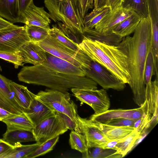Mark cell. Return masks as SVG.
<instances>
[{
  "label": "cell",
  "instance_id": "6da1fadb",
  "mask_svg": "<svg viewBox=\"0 0 158 158\" xmlns=\"http://www.w3.org/2000/svg\"><path fill=\"white\" fill-rule=\"evenodd\" d=\"M47 59L40 64L23 67L18 80L44 86L65 93L73 88L97 89L98 84L85 76L80 68L46 52Z\"/></svg>",
  "mask_w": 158,
  "mask_h": 158
},
{
  "label": "cell",
  "instance_id": "7a4b0ae2",
  "mask_svg": "<svg viewBox=\"0 0 158 158\" xmlns=\"http://www.w3.org/2000/svg\"><path fill=\"white\" fill-rule=\"evenodd\" d=\"M151 25L149 17L142 18L132 37H123L119 44L127 54L131 77L129 85L135 103L142 106L145 100L144 73L147 54L151 49Z\"/></svg>",
  "mask_w": 158,
  "mask_h": 158
},
{
  "label": "cell",
  "instance_id": "3957f363",
  "mask_svg": "<svg viewBox=\"0 0 158 158\" xmlns=\"http://www.w3.org/2000/svg\"><path fill=\"white\" fill-rule=\"evenodd\" d=\"M79 45L91 60L105 67L126 84H130L127 57L119 44L110 45L83 36Z\"/></svg>",
  "mask_w": 158,
  "mask_h": 158
},
{
  "label": "cell",
  "instance_id": "277c9868",
  "mask_svg": "<svg viewBox=\"0 0 158 158\" xmlns=\"http://www.w3.org/2000/svg\"><path fill=\"white\" fill-rule=\"evenodd\" d=\"M50 19L55 22L60 21L78 39L83 38V19L72 0H44Z\"/></svg>",
  "mask_w": 158,
  "mask_h": 158
},
{
  "label": "cell",
  "instance_id": "5b68a950",
  "mask_svg": "<svg viewBox=\"0 0 158 158\" xmlns=\"http://www.w3.org/2000/svg\"><path fill=\"white\" fill-rule=\"evenodd\" d=\"M46 52L64 60L80 68H88L91 59L80 49L75 51L49 35L44 40L36 43Z\"/></svg>",
  "mask_w": 158,
  "mask_h": 158
},
{
  "label": "cell",
  "instance_id": "8992f818",
  "mask_svg": "<svg viewBox=\"0 0 158 158\" xmlns=\"http://www.w3.org/2000/svg\"><path fill=\"white\" fill-rule=\"evenodd\" d=\"M36 96L53 111L67 115L79 126L77 106L71 100L69 93L46 89L45 91H40Z\"/></svg>",
  "mask_w": 158,
  "mask_h": 158
},
{
  "label": "cell",
  "instance_id": "52a82bcc",
  "mask_svg": "<svg viewBox=\"0 0 158 158\" xmlns=\"http://www.w3.org/2000/svg\"><path fill=\"white\" fill-rule=\"evenodd\" d=\"M85 76L89 78L105 89H112L118 91L123 90L126 84L118 79L108 69L91 60L88 68H81Z\"/></svg>",
  "mask_w": 158,
  "mask_h": 158
},
{
  "label": "cell",
  "instance_id": "ba28073f",
  "mask_svg": "<svg viewBox=\"0 0 158 158\" xmlns=\"http://www.w3.org/2000/svg\"><path fill=\"white\" fill-rule=\"evenodd\" d=\"M29 41L25 25L19 26L13 23L0 30V52H18Z\"/></svg>",
  "mask_w": 158,
  "mask_h": 158
},
{
  "label": "cell",
  "instance_id": "9c48e42d",
  "mask_svg": "<svg viewBox=\"0 0 158 158\" xmlns=\"http://www.w3.org/2000/svg\"><path fill=\"white\" fill-rule=\"evenodd\" d=\"M73 95L81 102L85 103L98 114L108 110L110 106V99L104 89H92L73 88L71 89Z\"/></svg>",
  "mask_w": 158,
  "mask_h": 158
},
{
  "label": "cell",
  "instance_id": "30bf717a",
  "mask_svg": "<svg viewBox=\"0 0 158 158\" xmlns=\"http://www.w3.org/2000/svg\"><path fill=\"white\" fill-rule=\"evenodd\" d=\"M68 130L61 119L55 113L35 126L32 131L36 143L40 144L48 139L59 136Z\"/></svg>",
  "mask_w": 158,
  "mask_h": 158
},
{
  "label": "cell",
  "instance_id": "8fae6325",
  "mask_svg": "<svg viewBox=\"0 0 158 158\" xmlns=\"http://www.w3.org/2000/svg\"><path fill=\"white\" fill-rule=\"evenodd\" d=\"M18 23L37 26L48 30L51 29L49 25L51 20L49 13L44 10V7L35 6L33 1L27 8L20 15Z\"/></svg>",
  "mask_w": 158,
  "mask_h": 158
},
{
  "label": "cell",
  "instance_id": "7c38bea8",
  "mask_svg": "<svg viewBox=\"0 0 158 158\" xmlns=\"http://www.w3.org/2000/svg\"><path fill=\"white\" fill-rule=\"evenodd\" d=\"M144 113L143 105L137 108L124 109H118L108 110L101 114H94L90 117L92 121L102 124H108L112 120L117 118H125L135 121L140 118Z\"/></svg>",
  "mask_w": 158,
  "mask_h": 158
},
{
  "label": "cell",
  "instance_id": "4fadbf2b",
  "mask_svg": "<svg viewBox=\"0 0 158 158\" xmlns=\"http://www.w3.org/2000/svg\"><path fill=\"white\" fill-rule=\"evenodd\" d=\"M77 119L81 133L85 138L88 148H101L105 143L110 141L89 119L81 118L78 115Z\"/></svg>",
  "mask_w": 158,
  "mask_h": 158
},
{
  "label": "cell",
  "instance_id": "5bb4252c",
  "mask_svg": "<svg viewBox=\"0 0 158 158\" xmlns=\"http://www.w3.org/2000/svg\"><path fill=\"white\" fill-rule=\"evenodd\" d=\"M145 101L143 104L144 114H146L151 125L158 122V78L156 77L152 81L150 87L145 88Z\"/></svg>",
  "mask_w": 158,
  "mask_h": 158
},
{
  "label": "cell",
  "instance_id": "9a60e30c",
  "mask_svg": "<svg viewBox=\"0 0 158 158\" xmlns=\"http://www.w3.org/2000/svg\"><path fill=\"white\" fill-rule=\"evenodd\" d=\"M134 12L132 9L123 8L121 7L110 11L94 28L101 31H112L114 27Z\"/></svg>",
  "mask_w": 158,
  "mask_h": 158
},
{
  "label": "cell",
  "instance_id": "2e32d148",
  "mask_svg": "<svg viewBox=\"0 0 158 158\" xmlns=\"http://www.w3.org/2000/svg\"><path fill=\"white\" fill-rule=\"evenodd\" d=\"M23 111L35 126L55 114V112L36 96L31 101L29 107L23 109Z\"/></svg>",
  "mask_w": 158,
  "mask_h": 158
},
{
  "label": "cell",
  "instance_id": "e0dca14e",
  "mask_svg": "<svg viewBox=\"0 0 158 158\" xmlns=\"http://www.w3.org/2000/svg\"><path fill=\"white\" fill-rule=\"evenodd\" d=\"M23 58L24 63L35 65L47 59L46 52L36 43L29 41L24 44L19 52Z\"/></svg>",
  "mask_w": 158,
  "mask_h": 158
},
{
  "label": "cell",
  "instance_id": "ac0fdd59",
  "mask_svg": "<svg viewBox=\"0 0 158 158\" xmlns=\"http://www.w3.org/2000/svg\"><path fill=\"white\" fill-rule=\"evenodd\" d=\"M83 35L85 37L93 40L114 46L118 45L123 38L112 31H101L95 28L85 27L83 29Z\"/></svg>",
  "mask_w": 158,
  "mask_h": 158
},
{
  "label": "cell",
  "instance_id": "d6986e66",
  "mask_svg": "<svg viewBox=\"0 0 158 158\" xmlns=\"http://www.w3.org/2000/svg\"><path fill=\"white\" fill-rule=\"evenodd\" d=\"M92 122L96 127L102 132L110 140L123 139L135 130L134 128L132 127H118Z\"/></svg>",
  "mask_w": 158,
  "mask_h": 158
},
{
  "label": "cell",
  "instance_id": "ffe728a7",
  "mask_svg": "<svg viewBox=\"0 0 158 158\" xmlns=\"http://www.w3.org/2000/svg\"><path fill=\"white\" fill-rule=\"evenodd\" d=\"M141 19L135 11L114 27L112 31L123 37L129 35L134 32Z\"/></svg>",
  "mask_w": 158,
  "mask_h": 158
},
{
  "label": "cell",
  "instance_id": "44dd1931",
  "mask_svg": "<svg viewBox=\"0 0 158 158\" xmlns=\"http://www.w3.org/2000/svg\"><path fill=\"white\" fill-rule=\"evenodd\" d=\"M2 139L12 145L17 143L36 141L32 131L16 129L7 128Z\"/></svg>",
  "mask_w": 158,
  "mask_h": 158
},
{
  "label": "cell",
  "instance_id": "7402d4cb",
  "mask_svg": "<svg viewBox=\"0 0 158 158\" xmlns=\"http://www.w3.org/2000/svg\"><path fill=\"white\" fill-rule=\"evenodd\" d=\"M10 87L17 102L23 109H27L31 101L35 97L27 87L12 81Z\"/></svg>",
  "mask_w": 158,
  "mask_h": 158
},
{
  "label": "cell",
  "instance_id": "603a6c76",
  "mask_svg": "<svg viewBox=\"0 0 158 158\" xmlns=\"http://www.w3.org/2000/svg\"><path fill=\"white\" fill-rule=\"evenodd\" d=\"M2 122L6 124L7 129L32 131L35 126L24 112L6 118Z\"/></svg>",
  "mask_w": 158,
  "mask_h": 158
},
{
  "label": "cell",
  "instance_id": "cb8c5ba5",
  "mask_svg": "<svg viewBox=\"0 0 158 158\" xmlns=\"http://www.w3.org/2000/svg\"><path fill=\"white\" fill-rule=\"evenodd\" d=\"M0 16L13 23H18V0H0Z\"/></svg>",
  "mask_w": 158,
  "mask_h": 158
},
{
  "label": "cell",
  "instance_id": "d4e9b609",
  "mask_svg": "<svg viewBox=\"0 0 158 158\" xmlns=\"http://www.w3.org/2000/svg\"><path fill=\"white\" fill-rule=\"evenodd\" d=\"M39 145L37 143L29 145H23L20 143H17L0 155V158H26Z\"/></svg>",
  "mask_w": 158,
  "mask_h": 158
},
{
  "label": "cell",
  "instance_id": "484cf974",
  "mask_svg": "<svg viewBox=\"0 0 158 158\" xmlns=\"http://www.w3.org/2000/svg\"><path fill=\"white\" fill-rule=\"evenodd\" d=\"M141 134L135 130L123 140L118 142L115 147L114 150L116 151L115 154L120 155L122 158L124 157L133 148Z\"/></svg>",
  "mask_w": 158,
  "mask_h": 158
},
{
  "label": "cell",
  "instance_id": "4316f807",
  "mask_svg": "<svg viewBox=\"0 0 158 158\" xmlns=\"http://www.w3.org/2000/svg\"><path fill=\"white\" fill-rule=\"evenodd\" d=\"M108 6H105L94 9L89 13L86 15L83 18L85 27L94 28L95 26L110 11Z\"/></svg>",
  "mask_w": 158,
  "mask_h": 158
},
{
  "label": "cell",
  "instance_id": "83f0119b",
  "mask_svg": "<svg viewBox=\"0 0 158 158\" xmlns=\"http://www.w3.org/2000/svg\"><path fill=\"white\" fill-rule=\"evenodd\" d=\"M115 150L110 149H103L95 147L88 148L87 151L82 153L84 158H119L121 155L115 154Z\"/></svg>",
  "mask_w": 158,
  "mask_h": 158
},
{
  "label": "cell",
  "instance_id": "f1b7e54d",
  "mask_svg": "<svg viewBox=\"0 0 158 158\" xmlns=\"http://www.w3.org/2000/svg\"><path fill=\"white\" fill-rule=\"evenodd\" d=\"M121 7L132 9L141 18L148 16L147 0H123Z\"/></svg>",
  "mask_w": 158,
  "mask_h": 158
},
{
  "label": "cell",
  "instance_id": "f546056e",
  "mask_svg": "<svg viewBox=\"0 0 158 158\" xmlns=\"http://www.w3.org/2000/svg\"><path fill=\"white\" fill-rule=\"evenodd\" d=\"M49 35L68 47L76 51H79V44L67 37L56 25H52L49 30Z\"/></svg>",
  "mask_w": 158,
  "mask_h": 158
},
{
  "label": "cell",
  "instance_id": "4dcf8cb0",
  "mask_svg": "<svg viewBox=\"0 0 158 158\" xmlns=\"http://www.w3.org/2000/svg\"><path fill=\"white\" fill-rule=\"evenodd\" d=\"M25 26L27 34L31 41L36 43L42 41L49 35L48 29L34 25H25Z\"/></svg>",
  "mask_w": 158,
  "mask_h": 158
},
{
  "label": "cell",
  "instance_id": "1f68e13d",
  "mask_svg": "<svg viewBox=\"0 0 158 158\" xmlns=\"http://www.w3.org/2000/svg\"><path fill=\"white\" fill-rule=\"evenodd\" d=\"M69 143L72 149L78 151L82 153L85 152L88 148L84 135L74 131H71L70 134Z\"/></svg>",
  "mask_w": 158,
  "mask_h": 158
},
{
  "label": "cell",
  "instance_id": "d6a6232c",
  "mask_svg": "<svg viewBox=\"0 0 158 158\" xmlns=\"http://www.w3.org/2000/svg\"><path fill=\"white\" fill-rule=\"evenodd\" d=\"M59 139V136L49 139L39 144L37 148L26 158H34L44 155L51 151Z\"/></svg>",
  "mask_w": 158,
  "mask_h": 158
},
{
  "label": "cell",
  "instance_id": "836d02e7",
  "mask_svg": "<svg viewBox=\"0 0 158 158\" xmlns=\"http://www.w3.org/2000/svg\"><path fill=\"white\" fill-rule=\"evenodd\" d=\"M153 59L150 50L147 55L144 70V79L145 88L149 87L151 85L152 78L153 75Z\"/></svg>",
  "mask_w": 158,
  "mask_h": 158
},
{
  "label": "cell",
  "instance_id": "e575fe53",
  "mask_svg": "<svg viewBox=\"0 0 158 158\" xmlns=\"http://www.w3.org/2000/svg\"><path fill=\"white\" fill-rule=\"evenodd\" d=\"M0 58L13 63L16 69L18 68L19 66L22 65L24 63L23 58L19 52H0Z\"/></svg>",
  "mask_w": 158,
  "mask_h": 158
},
{
  "label": "cell",
  "instance_id": "d590c367",
  "mask_svg": "<svg viewBox=\"0 0 158 158\" xmlns=\"http://www.w3.org/2000/svg\"><path fill=\"white\" fill-rule=\"evenodd\" d=\"M54 112L55 114L60 117L68 129L82 134L79 126L70 117L62 113Z\"/></svg>",
  "mask_w": 158,
  "mask_h": 158
},
{
  "label": "cell",
  "instance_id": "8d00e7d4",
  "mask_svg": "<svg viewBox=\"0 0 158 158\" xmlns=\"http://www.w3.org/2000/svg\"><path fill=\"white\" fill-rule=\"evenodd\" d=\"M151 125L150 120L144 113L140 118L135 121L134 127L136 131L141 134L144 130L148 128Z\"/></svg>",
  "mask_w": 158,
  "mask_h": 158
},
{
  "label": "cell",
  "instance_id": "74e56055",
  "mask_svg": "<svg viewBox=\"0 0 158 158\" xmlns=\"http://www.w3.org/2000/svg\"><path fill=\"white\" fill-rule=\"evenodd\" d=\"M135 121L130 119L120 118L113 119L108 124L109 125L118 127H134Z\"/></svg>",
  "mask_w": 158,
  "mask_h": 158
},
{
  "label": "cell",
  "instance_id": "f35d334b",
  "mask_svg": "<svg viewBox=\"0 0 158 158\" xmlns=\"http://www.w3.org/2000/svg\"><path fill=\"white\" fill-rule=\"evenodd\" d=\"M83 19L88 10L87 4L88 0H72Z\"/></svg>",
  "mask_w": 158,
  "mask_h": 158
},
{
  "label": "cell",
  "instance_id": "ab89813d",
  "mask_svg": "<svg viewBox=\"0 0 158 158\" xmlns=\"http://www.w3.org/2000/svg\"><path fill=\"white\" fill-rule=\"evenodd\" d=\"M33 0H18L20 15L25 10Z\"/></svg>",
  "mask_w": 158,
  "mask_h": 158
},
{
  "label": "cell",
  "instance_id": "60d3db41",
  "mask_svg": "<svg viewBox=\"0 0 158 158\" xmlns=\"http://www.w3.org/2000/svg\"><path fill=\"white\" fill-rule=\"evenodd\" d=\"M123 0H108V6L111 11L121 7Z\"/></svg>",
  "mask_w": 158,
  "mask_h": 158
},
{
  "label": "cell",
  "instance_id": "b9f144b4",
  "mask_svg": "<svg viewBox=\"0 0 158 158\" xmlns=\"http://www.w3.org/2000/svg\"><path fill=\"white\" fill-rule=\"evenodd\" d=\"M13 146L4 141L2 139H0V155L12 148Z\"/></svg>",
  "mask_w": 158,
  "mask_h": 158
},
{
  "label": "cell",
  "instance_id": "7bdbcfd3",
  "mask_svg": "<svg viewBox=\"0 0 158 158\" xmlns=\"http://www.w3.org/2000/svg\"><path fill=\"white\" fill-rule=\"evenodd\" d=\"M93 6L94 9L105 6H108V0H93Z\"/></svg>",
  "mask_w": 158,
  "mask_h": 158
},
{
  "label": "cell",
  "instance_id": "ee69618b",
  "mask_svg": "<svg viewBox=\"0 0 158 158\" xmlns=\"http://www.w3.org/2000/svg\"><path fill=\"white\" fill-rule=\"evenodd\" d=\"M16 114H13L9 111L0 107V121L7 118Z\"/></svg>",
  "mask_w": 158,
  "mask_h": 158
},
{
  "label": "cell",
  "instance_id": "f6af8a7d",
  "mask_svg": "<svg viewBox=\"0 0 158 158\" xmlns=\"http://www.w3.org/2000/svg\"><path fill=\"white\" fill-rule=\"evenodd\" d=\"M13 24V23L0 16V30L5 28Z\"/></svg>",
  "mask_w": 158,
  "mask_h": 158
}]
</instances>
